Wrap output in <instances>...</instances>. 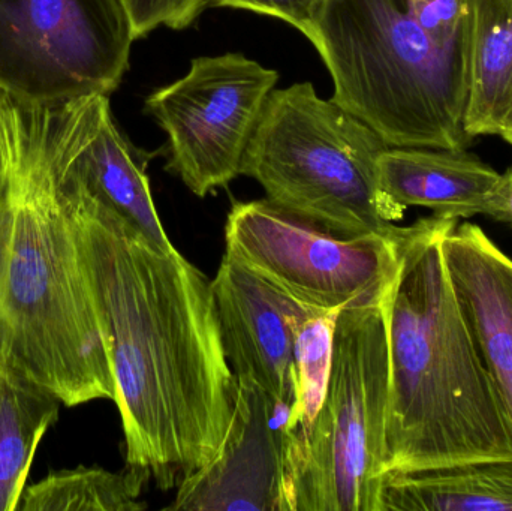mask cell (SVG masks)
<instances>
[{
    "label": "cell",
    "instance_id": "cell-1",
    "mask_svg": "<svg viewBox=\"0 0 512 511\" xmlns=\"http://www.w3.org/2000/svg\"><path fill=\"white\" fill-rule=\"evenodd\" d=\"M45 153L110 357L126 465L161 491L179 488L216 455L236 405L212 281L57 173Z\"/></svg>",
    "mask_w": 512,
    "mask_h": 511
},
{
    "label": "cell",
    "instance_id": "cell-2",
    "mask_svg": "<svg viewBox=\"0 0 512 511\" xmlns=\"http://www.w3.org/2000/svg\"><path fill=\"white\" fill-rule=\"evenodd\" d=\"M8 171L0 188V363L68 408L116 399V383L54 188L38 105L0 89Z\"/></svg>",
    "mask_w": 512,
    "mask_h": 511
},
{
    "label": "cell",
    "instance_id": "cell-3",
    "mask_svg": "<svg viewBox=\"0 0 512 511\" xmlns=\"http://www.w3.org/2000/svg\"><path fill=\"white\" fill-rule=\"evenodd\" d=\"M456 219L403 227L381 309L387 330L385 471L512 458V432L445 264Z\"/></svg>",
    "mask_w": 512,
    "mask_h": 511
},
{
    "label": "cell",
    "instance_id": "cell-4",
    "mask_svg": "<svg viewBox=\"0 0 512 511\" xmlns=\"http://www.w3.org/2000/svg\"><path fill=\"white\" fill-rule=\"evenodd\" d=\"M312 44L334 101L388 146H471L466 0H327Z\"/></svg>",
    "mask_w": 512,
    "mask_h": 511
},
{
    "label": "cell",
    "instance_id": "cell-5",
    "mask_svg": "<svg viewBox=\"0 0 512 511\" xmlns=\"http://www.w3.org/2000/svg\"><path fill=\"white\" fill-rule=\"evenodd\" d=\"M388 144L310 83L274 89L245 153L242 174L279 209L340 237L388 233L405 215L379 189Z\"/></svg>",
    "mask_w": 512,
    "mask_h": 511
},
{
    "label": "cell",
    "instance_id": "cell-6",
    "mask_svg": "<svg viewBox=\"0 0 512 511\" xmlns=\"http://www.w3.org/2000/svg\"><path fill=\"white\" fill-rule=\"evenodd\" d=\"M388 389L381 303L343 309L321 407L306 428L286 431L289 511H376Z\"/></svg>",
    "mask_w": 512,
    "mask_h": 511
},
{
    "label": "cell",
    "instance_id": "cell-7",
    "mask_svg": "<svg viewBox=\"0 0 512 511\" xmlns=\"http://www.w3.org/2000/svg\"><path fill=\"white\" fill-rule=\"evenodd\" d=\"M402 228L340 237L267 198L237 201L225 225V254L298 302L340 312L382 303L399 266Z\"/></svg>",
    "mask_w": 512,
    "mask_h": 511
},
{
    "label": "cell",
    "instance_id": "cell-8",
    "mask_svg": "<svg viewBox=\"0 0 512 511\" xmlns=\"http://www.w3.org/2000/svg\"><path fill=\"white\" fill-rule=\"evenodd\" d=\"M134 41L120 0H0V89L33 102L110 96Z\"/></svg>",
    "mask_w": 512,
    "mask_h": 511
},
{
    "label": "cell",
    "instance_id": "cell-9",
    "mask_svg": "<svg viewBox=\"0 0 512 511\" xmlns=\"http://www.w3.org/2000/svg\"><path fill=\"white\" fill-rule=\"evenodd\" d=\"M279 74L240 53L192 60L150 93L146 111L168 137V170L198 197L242 176L249 141Z\"/></svg>",
    "mask_w": 512,
    "mask_h": 511
},
{
    "label": "cell",
    "instance_id": "cell-10",
    "mask_svg": "<svg viewBox=\"0 0 512 511\" xmlns=\"http://www.w3.org/2000/svg\"><path fill=\"white\" fill-rule=\"evenodd\" d=\"M291 411L237 377L230 428L216 455L186 477L173 511H289L286 431Z\"/></svg>",
    "mask_w": 512,
    "mask_h": 511
},
{
    "label": "cell",
    "instance_id": "cell-11",
    "mask_svg": "<svg viewBox=\"0 0 512 511\" xmlns=\"http://www.w3.org/2000/svg\"><path fill=\"white\" fill-rule=\"evenodd\" d=\"M212 294L234 375L254 381L292 413L298 399V330L319 309L277 290L228 254L212 279Z\"/></svg>",
    "mask_w": 512,
    "mask_h": 511
},
{
    "label": "cell",
    "instance_id": "cell-12",
    "mask_svg": "<svg viewBox=\"0 0 512 511\" xmlns=\"http://www.w3.org/2000/svg\"><path fill=\"white\" fill-rule=\"evenodd\" d=\"M445 264L512 432V258L474 224L442 239Z\"/></svg>",
    "mask_w": 512,
    "mask_h": 511
},
{
    "label": "cell",
    "instance_id": "cell-13",
    "mask_svg": "<svg viewBox=\"0 0 512 511\" xmlns=\"http://www.w3.org/2000/svg\"><path fill=\"white\" fill-rule=\"evenodd\" d=\"M379 189L397 206L427 207L445 219L486 215L501 174L466 150L388 147L378 158Z\"/></svg>",
    "mask_w": 512,
    "mask_h": 511
},
{
    "label": "cell",
    "instance_id": "cell-14",
    "mask_svg": "<svg viewBox=\"0 0 512 511\" xmlns=\"http://www.w3.org/2000/svg\"><path fill=\"white\" fill-rule=\"evenodd\" d=\"M376 511H512V458L385 471Z\"/></svg>",
    "mask_w": 512,
    "mask_h": 511
},
{
    "label": "cell",
    "instance_id": "cell-15",
    "mask_svg": "<svg viewBox=\"0 0 512 511\" xmlns=\"http://www.w3.org/2000/svg\"><path fill=\"white\" fill-rule=\"evenodd\" d=\"M471 15V90L466 131L499 135L512 119V0H466Z\"/></svg>",
    "mask_w": 512,
    "mask_h": 511
},
{
    "label": "cell",
    "instance_id": "cell-16",
    "mask_svg": "<svg viewBox=\"0 0 512 511\" xmlns=\"http://www.w3.org/2000/svg\"><path fill=\"white\" fill-rule=\"evenodd\" d=\"M63 402L0 363V511H17L36 449Z\"/></svg>",
    "mask_w": 512,
    "mask_h": 511
},
{
    "label": "cell",
    "instance_id": "cell-17",
    "mask_svg": "<svg viewBox=\"0 0 512 511\" xmlns=\"http://www.w3.org/2000/svg\"><path fill=\"white\" fill-rule=\"evenodd\" d=\"M149 482L146 471L129 465L114 473L99 467L57 471L26 486L17 511H143Z\"/></svg>",
    "mask_w": 512,
    "mask_h": 511
},
{
    "label": "cell",
    "instance_id": "cell-18",
    "mask_svg": "<svg viewBox=\"0 0 512 511\" xmlns=\"http://www.w3.org/2000/svg\"><path fill=\"white\" fill-rule=\"evenodd\" d=\"M337 315L339 312H313L298 330V399L289 417L288 431L306 428L321 407L330 374Z\"/></svg>",
    "mask_w": 512,
    "mask_h": 511
},
{
    "label": "cell",
    "instance_id": "cell-19",
    "mask_svg": "<svg viewBox=\"0 0 512 511\" xmlns=\"http://www.w3.org/2000/svg\"><path fill=\"white\" fill-rule=\"evenodd\" d=\"M134 39L144 38L158 27L186 29L209 6V0H120Z\"/></svg>",
    "mask_w": 512,
    "mask_h": 511
},
{
    "label": "cell",
    "instance_id": "cell-20",
    "mask_svg": "<svg viewBox=\"0 0 512 511\" xmlns=\"http://www.w3.org/2000/svg\"><path fill=\"white\" fill-rule=\"evenodd\" d=\"M325 2L327 0H209V6L248 9L256 14L279 18L313 42Z\"/></svg>",
    "mask_w": 512,
    "mask_h": 511
},
{
    "label": "cell",
    "instance_id": "cell-21",
    "mask_svg": "<svg viewBox=\"0 0 512 511\" xmlns=\"http://www.w3.org/2000/svg\"><path fill=\"white\" fill-rule=\"evenodd\" d=\"M486 216L512 228V167L499 177L490 195Z\"/></svg>",
    "mask_w": 512,
    "mask_h": 511
},
{
    "label": "cell",
    "instance_id": "cell-22",
    "mask_svg": "<svg viewBox=\"0 0 512 511\" xmlns=\"http://www.w3.org/2000/svg\"><path fill=\"white\" fill-rule=\"evenodd\" d=\"M6 171H8V159H6L5 144H3L2 134H0V188L5 183Z\"/></svg>",
    "mask_w": 512,
    "mask_h": 511
},
{
    "label": "cell",
    "instance_id": "cell-23",
    "mask_svg": "<svg viewBox=\"0 0 512 511\" xmlns=\"http://www.w3.org/2000/svg\"><path fill=\"white\" fill-rule=\"evenodd\" d=\"M499 135H501L504 140H507L508 143L512 144V119L501 129Z\"/></svg>",
    "mask_w": 512,
    "mask_h": 511
}]
</instances>
